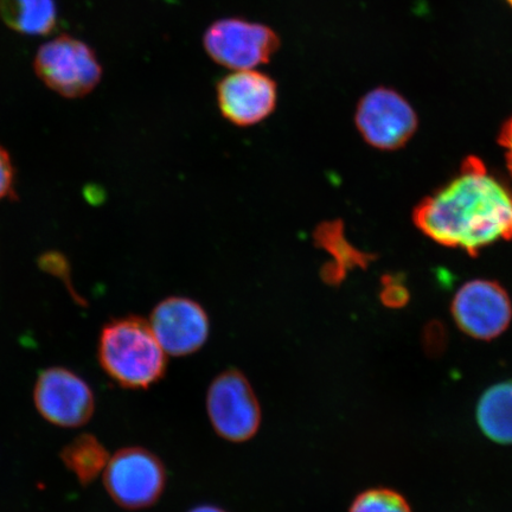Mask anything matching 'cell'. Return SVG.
Returning <instances> with one entry per match:
<instances>
[{"mask_svg":"<svg viewBox=\"0 0 512 512\" xmlns=\"http://www.w3.org/2000/svg\"><path fill=\"white\" fill-rule=\"evenodd\" d=\"M355 123L370 146L392 151L412 138L418 128V117L402 95L379 87L363 96L357 106Z\"/></svg>","mask_w":512,"mask_h":512,"instance_id":"52a82bcc","label":"cell"},{"mask_svg":"<svg viewBox=\"0 0 512 512\" xmlns=\"http://www.w3.org/2000/svg\"><path fill=\"white\" fill-rule=\"evenodd\" d=\"M207 412L217 435L230 443H246L260 430V402L240 370H224L210 383Z\"/></svg>","mask_w":512,"mask_h":512,"instance_id":"277c9868","label":"cell"},{"mask_svg":"<svg viewBox=\"0 0 512 512\" xmlns=\"http://www.w3.org/2000/svg\"><path fill=\"white\" fill-rule=\"evenodd\" d=\"M476 416L486 438L499 445H512V381L499 382L485 390Z\"/></svg>","mask_w":512,"mask_h":512,"instance_id":"7c38bea8","label":"cell"},{"mask_svg":"<svg viewBox=\"0 0 512 512\" xmlns=\"http://www.w3.org/2000/svg\"><path fill=\"white\" fill-rule=\"evenodd\" d=\"M105 488L115 503L128 510L152 507L166 486L165 467L156 454L143 447H126L110 458Z\"/></svg>","mask_w":512,"mask_h":512,"instance_id":"5b68a950","label":"cell"},{"mask_svg":"<svg viewBox=\"0 0 512 512\" xmlns=\"http://www.w3.org/2000/svg\"><path fill=\"white\" fill-rule=\"evenodd\" d=\"M349 512H413L400 492L388 488H373L361 492L351 503Z\"/></svg>","mask_w":512,"mask_h":512,"instance_id":"2e32d148","label":"cell"},{"mask_svg":"<svg viewBox=\"0 0 512 512\" xmlns=\"http://www.w3.org/2000/svg\"><path fill=\"white\" fill-rule=\"evenodd\" d=\"M15 182L14 164L8 151L0 146V201L9 200L15 196Z\"/></svg>","mask_w":512,"mask_h":512,"instance_id":"e0dca14e","label":"cell"},{"mask_svg":"<svg viewBox=\"0 0 512 512\" xmlns=\"http://www.w3.org/2000/svg\"><path fill=\"white\" fill-rule=\"evenodd\" d=\"M149 323L166 355L175 357L195 354L207 343L210 334L207 311L185 297L162 300L153 309Z\"/></svg>","mask_w":512,"mask_h":512,"instance_id":"8fae6325","label":"cell"},{"mask_svg":"<svg viewBox=\"0 0 512 512\" xmlns=\"http://www.w3.org/2000/svg\"><path fill=\"white\" fill-rule=\"evenodd\" d=\"M501 143L505 149V157H507L508 168L512 175V119L504 127Z\"/></svg>","mask_w":512,"mask_h":512,"instance_id":"d6986e66","label":"cell"},{"mask_svg":"<svg viewBox=\"0 0 512 512\" xmlns=\"http://www.w3.org/2000/svg\"><path fill=\"white\" fill-rule=\"evenodd\" d=\"M34 68L44 85L67 99L92 93L102 78L93 49L68 35L44 43L37 51Z\"/></svg>","mask_w":512,"mask_h":512,"instance_id":"3957f363","label":"cell"},{"mask_svg":"<svg viewBox=\"0 0 512 512\" xmlns=\"http://www.w3.org/2000/svg\"><path fill=\"white\" fill-rule=\"evenodd\" d=\"M38 413L55 426L86 425L95 411L92 388L72 370L53 367L41 371L34 389Z\"/></svg>","mask_w":512,"mask_h":512,"instance_id":"9c48e42d","label":"cell"},{"mask_svg":"<svg viewBox=\"0 0 512 512\" xmlns=\"http://www.w3.org/2000/svg\"><path fill=\"white\" fill-rule=\"evenodd\" d=\"M99 362L121 387L147 389L162 380L168 355L160 347L147 320L128 316L114 319L102 329Z\"/></svg>","mask_w":512,"mask_h":512,"instance_id":"7a4b0ae2","label":"cell"},{"mask_svg":"<svg viewBox=\"0 0 512 512\" xmlns=\"http://www.w3.org/2000/svg\"><path fill=\"white\" fill-rule=\"evenodd\" d=\"M203 43L211 60L233 72L256 69L270 62L280 46L274 30L239 18L215 22L204 35Z\"/></svg>","mask_w":512,"mask_h":512,"instance_id":"8992f818","label":"cell"},{"mask_svg":"<svg viewBox=\"0 0 512 512\" xmlns=\"http://www.w3.org/2000/svg\"><path fill=\"white\" fill-rule=\"evenodd\" d=\"M418 227L435 242L476 254L512 239V190L477 159L416 210Z\"/></svg>","mask_w":512,"mask_h":512,"instance_id":"6da1fadb","label":"cell"},{"mask_svg":"<svg viewBox=\"0 0 512 512\" xmlns=\"http://www.w3.org/2000/svg\"><path fill=\"white\" fill-rule=\"evenodd\" d=\"M510 4L512 5V0H509Z\"/></svg>","mask_w":512,"mask_h":512,"instance_id":"44dd1931","label":"cell"},{"mask_svg":"<svg viewBox=\"0 0 512 512\" xmlns=\"http://www.w3.org/2000/svg\"><path fill=\"white\" fill-rule=\"evenodd\" d=\"M316 241L334 258L330 266L323 271L326 283L339 284L350 268L366 264L367 256L350 246L343 235L341 222H328L317 229Z\"/></svg>","mask_w":512,"mask_h":512,"instance_id":"5bb4252c","label":"cell"},{"mask_svg":"<svg viewBox=\"0 0 512 512\" xmlns=\"http://www.w3.org/2000/svg\"><path fill=\"white\" fill-rule=\"evenodd\" d=\"M454 322L477 341H492L508 330L512 303L507 291L492 280L467 281L452 300Z\"/></svg>","mask_w":512,"mask_h":512,"instance_id":"ba28073f","label":"cell"},{"mask_svg":"<svg viewBox=\"0 0 512 512\" xmlns=\"http://www.w3.org/2000/svg\"><path fill=\"white\" fill-rule=\"evenodd\" d=\"M61 458L83 485L94 482L110 462L106 447L92 434H81L75 438L63 448Z\"/></svg>","mask_w":512,"mask_h":512,"instance_id":"9a60e30c","label":"cell"},{"mask_svg":"<svg viewBox=\"0 0 512 512\" xmlns=\"http://www.w3.org/2000/svg\"><path fill=\"white\" fill-rule=\"evenodd\" d=\"M187 512H228L220 507H216V505L211 504H202L197 505V507L188 510Z\"/></svg>","mask_w":512,"mask_h":512,"instance_id":"ffe728a7","label":"cell"},{"mask_svg":"<svg viewBox=\"0 0 512 512\" xmlns=\"http://www.w3.org/2000/svg\"><path fill=\"white\" fill-rule=\"evenodd\" d=\"M0 21L23 35H48L56 27L55 0H0Z\"/></svg>","mask_w":512,"mask_h":512,"instance_id":"4fadbf2b","label":"cell"},{"mask_svg":"<svg viewBox=\"0 0 512 512\" xmlns=\"http://www.w3.org/2000/svg\"><path fill=\"white\" fill-rule=\"evenodd\" d=\"M217 102L230 124L239 127L258 125L277 107V83L256 69L234 70L217 85Z\"/></svg>","mask_w":512,"mask_h":512,"instance_id":"30bf717a","label":"cell"},{"mask_svg":"<svg viewBox=\"0 0 512 512\" xmlns=\"http://www.w3.org/2000/svg\"><path fill=\"white\" fill-rule=\"evenodd\" d=\"M381 299L384 305L398 309L408 302V292L401 285L389 283L384 285Z\"/></svg>","mask_w":512,"mask_h":512,"instance_id":"ac0fdd59","label":"cell"}]
</instances>
